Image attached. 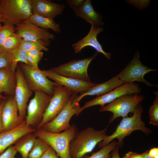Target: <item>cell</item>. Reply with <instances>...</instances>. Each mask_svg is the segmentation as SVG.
<instances>
[{
    "instance_id": "ac0fdd59",
    "label": "cell",
    "mask_w": 158,
    "mask_h": 158,
    "mask_svg": "<svg viewBox=\"0 0 158 158\" xmlns=\"http://www.w3.org/2000/svg\"><path fill=\"white\" fill-rule=\"evenodd\" d=\"M35 131L28 126L24 120L16 127L8 130L0 132V154L23 136Z\"/></svg>"
},
{
    "instance_id": "4316f807",
    "label": "cell",
    "mask_w": 158,
    "mask_h": 158,
    "mask_svg": "<svg viewBox=\"0 0 158 158\" xmlns=\"http://www.w3.org/2000/svg\"><path fill=\"white\" fill-rule=\"evenodd\" d=\"M10 53L13 59L12 63L10 68V70L12 72L15 73L19 63L21 62L27 65V53L20 46Z\"/></svg>"
},
{
    "instance_id": "277c9868",
    "label": "cell",
    "mask_w": 158,
    "mask_h": 158,
    "mask_svg": "<svg viewBox=\"0 0 158 158\" xmlns=\"http://www.w3.org/2000/svg\"><path fill=\"white\" fill-rule=\"evenodd\" d=\"M0 13L4 24L16 25L32 14L31 0H1Z\"/></svg>"
},
{
    "instance_id": "8fae6325",
    "label": "cell",
    "mask_w": 158,
    "mask_h": 158,
    "mask_svg": "<svg viewBox=\"0 0 158 158\" xmlns=\"http://www.w3.org/2000/svg\"><path fill=\"white\" fill-rule=\"evenodd\" d=\"M73 96L63 109L50 122L44 124L42 128L52 133H59L69 128L71 125L70 121L71 118L77 114L80 107L79 103L73 102L74 98Z\"/></svg>"
},
{
    "instance_id": "5bb4252c",
    "label": "cell",
    "mask_w": 158,
    "mask_h": 158,
    "mask_svg": "<svg viewBox=\"0 0 158 158\" xmlns=\"http://www.w3.org/2000/svg\"><path fill=\"white\" fill-rule=\"evenodd\" d=\"M15 30L22 39L27 41L42 40L50 43L55 36L47 29L35 25L29 20L26 19L16 25Z\"/></svg>"
},
{
    "instance_id": "484cf974",
    "label": "cell",
    "mask_w": 158,
    "mask_h": 158,
    "mask_svg": "<svg viewBox=\"0 0 158 158\" xmlns=\"http://www.w3.org/2000/svg\"><path fill=\"white\" fill-rule=\"evenodd\" d=\"M50 146L42 139L37 137L34 144L29 152L28 158H41Z\"/></svg>"
},
{
    "instance_id": "7bdbcfd3",
    "label": "cell",
    "mask_w": 158,
    "mask_h": 158,
    "mask_svg": "<svg viewBox=\"0 0 158 158\" xmlns=\"http://www.w3.org/2000/svg\"><path fill=\"white\" fill-rule=\"evenodd\" d=\"M148 151H146L143 153L142 154L143 155L144 158H153L150 155L148 154Z\"/></svg>"
},
{
    "instance_id": "f546056e",
    "label": "cell",
    "mask_w": 158,
    "mask_h": 158,
    "mask_svg": "<svg viewBox=\"0 0 158 158\" xmlns=\"http://www.w3.org/2000/svg\"><path fill=\"white\" fill-rule=\"evenodd\" d=\"M155 95L153 104L150 107L149 113V114L150 122V124L154 126H158V93L155 91Z\"/></svg>"
},
{
    "instance_id": "83f0119b",
    "label": "cell",
    "mask_w": 158,
    "mask_h": 158,
    "mask_svg": "<svg viewBox=\"0 0 158 158\" xmlns=\"http://www.w3.org/2000/svg\"><path fill=\"white\" fill-rule=\"evenodd\" d=\"M22 40L17 33L14 32L6 40L2 47L4 50L11 52L20 46Z\"/></svg>"
},
{
    "instance_id": "60d3db41",
    "label": "cell",
    "mask_w": 158,
    "mask_h": 158,
    "mask_svg": "<svg viewBox=\"0 0 158 158\" xmlns=\"http://www.w3.org/2000/svg\"><path fill=\"white\" fill-rule=\"evenodd\" d=\"M118 147L116 146L112 151V156L110 158H120L119 156Z\"/></svg>"
},
{
    "instance_id": "5b68a950",
    "label": "cell",
    "mask_w": 158,
    "mask_h": 158,
    "mask_svg": "<svg viewBox=\"0 0 158 158\" xmlns=\"http://www.w3.org/2000/svg\"><path fill=\"white\" fill-rule=\"evenodd\" d=\"M144 97L139 94H128L121 96L106 106L101 107L100 112L108 111L113 115L109 122L112 123L117 118L127 117L128 113H133L138 105L144 99Z\"/></svg>"
},
{
    "instance_id": "74e56055",
    "label": "cell",
    "mask_w": 158,
    "mask_h": 158,
    "mask_svg": "<svg viewBox=\"0 0 158 158\" xmlns=\"http://www.w3.org/2000/svg\"><path fill=\"white\" fill-rule=\"evenodd\" d=\"M27 65L33 68H38V64L39 62L34 57L27 53Z\"/></svg>"
},
{
    "instance_id": "30bf717a",
    "label": "cell",
    "mask_w": 158,
    "mask_h": 158,
    "mask_svg": "<svg viewBox=\"0 0 158 158\" xmlns=\"http://www.w3.org/2000/svg\"><path fill=\"white\" fill-rule=\"evenodd\" d=\"M141 91V88L137 84L134 83H123L106 94L86 102L84 106L80 107L76 115H78L87 108L97 105L103 107L121 96L128 94H139Z\"/></svg>"
},
{
    "instance_id": "d4e9b609",
    "label": "cell",
    "mask_w": 158,
    "mask_h": 158,
    "mask_svg": "<svg viewBox=\"0 0 158 158\" xmlns=\"http://www.w3.org/2000/svg\"><path fill=\"white\" fill-rule=\"evenodd\" d=\"M50 43L42 40L36 41H27L22 39L20 47L27 53L29 51L34 49L42 51H48V47Z\"/></svg>"
},
{
    "instance_id": "9c48e42d",
    "label": "cell",
    "mask_w": 158,
    "mask_h": 158,
    "mask_svg": "<svg viewBox=\"0 0 158 158\" xmlns=\"http://www.w3.org/2000/svg\"><path fill=\"white\" fill-rule=\"evenodd\" d=\"M140 58L139 52L137 51L132 60L117 75L123 83H132L136 81L143 83L149 87L155 86L146 80L144 76L149 72L156 71L157 70L144 65L140 61Z\"/></svg>"
},
{
    "instance_id": "d6986e66",
    "label": "cell",
    "mask_w": 158,
    "mask_h": 158,
    "mask_svg": "<svg viewBox=\"0 0 158 158\" xmlns=\"http://www.w3.org/2000/svg\"><path fill=\"white\" fill-rule=\"evenodd\" d=\"M65 8L64 4H60L47 0H31V9L33 14L54 19L61 14Z\"/></svg>"
},
{
    "instance_id": "e0dca14e",
    "label": "cell",
    "mask_w": 158,
    "mask_h": 158,
    "mask_svg": "<svg viewBox=\"0 0 158 158\" xmlns=\"http://www.w3.org/2000/svg\"><path fill=\"white\" fill-rule=\"evenodd\" d=\"M103 31L102 28L91 25L90 31L87 35L72 45L75 52L80 53L85 47L90 46L94 48L98 53L103 54L108 60H110L111 53L105 51L97 39V35Z\"/></svg>"
},
{
    "instance_id": "44dd1931",
    "label": "cell",
    "mask_w": 158,
    "mask_h": 158,
    "mask_svg": "<svg viewBox=\"0 0 158 158\" xmlns=\"http://www.w3.org/2000/svg\"><path fill=\"white\" fill-rule=\"evenodd\" d=\"M74 11L76 16L82 18L91 25L99 27L104 24L102 20V17L94 10L90 0H85L80 7Z\"/></svg>"
},
{
    "instance_id": "4dcf8cb0",
    "label": "cell",
    "mask_w": 158,
    "mask_h": 158,
    "mask_svg": "<svg viewBox=\"0 0 158 158\" xmlns=\"http://www.w3.org/2000/svg\"><path fill=\"white\" fill-rule=\"evenodd\" d=\"M16 31L14 25L4 24L0 31V46L2 47L6 40Z\"/></svg>"
},
{
    "instance_id": "9a60e30c",
    "label": "cell",
    "mask_w": 158,
    "mask_h": 158,
    "mask_svg": "<svg viewBox=\"0 0 158 158\" xmlns=\"http://www.w3.org/2000/svg\"><path fill=\"white\" fill-rule=\"evenodd\" d=\"M48 78L57 84L66 87L76 95L96 85L97 84L56 74L49 70H42Z\"/></svg>"
},
{
    "instance_id": "f1b7e54d",
    "label": "cell",
    "mask_w": 158,
    "mask_h": 158,
    "mask_svg": "<svg viewBox=\"0 0 158 158\" xmlns=\"http://www.w3.org/2000/svg\"><path fill=\"white\" fill-rule=\"evenodd\" d=\"M117 145L115 140L104 146L98 151L93 153L92 155L85 158H109L110 154Z\"/></svg>"
},
{
    "instance_id": "681fc988",
    "label": "cell",
    "mask_w": 158,
    "mask_h": 158,
    "mask_svg": "<svg viewBox=\"0 0 158 158\" xmlns=\"http://www.w3.org/2000/svg\"><path fill=\"white\" fill-rule=\"evenodd\" d=\"M4 100V99H0V103H1V102H2V100Z\"/></svg>"
},
{
    "instance_id": "bcb514c9",
    "label": "cell",
    "mask_w": 158,
    "mask_h": 158,
    "mask_svg": "<svg viewBox=\"0 0 158 158\" xmlns=\"http://www.w3.org/2000/svg\"><path fill=\"white\" fill-rule=\"evenodd\" d=\"M4 50L2 47L0 46V54L3 52Z\"/></svg>"
},
{
    "instance_id": "8992f818",
    "label": "cell",
    "mask_w": 158,
    "mask_h": 158,
    "mask_svg": "<svg viewBox=\"0 0 158 158\" xmlns=\"http://www.w3.org/2000/svg\"><path fill=\"white\" fill-rule=\"evenodd\" d=\"M30 89L33 92L40 91L52 96L54 87L58 84L47 77L39 68L31 67L23 63L18 64Z\"/></svg>"
},
{
    "instance_id": "3957f363",
    "label": "cell",
    "mask_w": 158,
    "mask_h": 158,
    "mask_svg": "<svg viewBox=\"0 0 158 158\" xmlns=\"http://www.w3.org/2000/svg\"><path fill=\"white\" fill-rule=\"evenodd\" d=\"M78 132L76 127L73 125L69 128L62 132L51 133L41 128L34 134L37 137L42 139L47 143L60 158H71L70 144Z\"/></svg>"
},
{
    "instance_id": "7402d4cb",
    "label": "cell",
    "mask_w": 158,
    "mask_h": 158,
    "mask_svg": "<svg viewBox=\"0 0 158 158\" xmlns=\"http://www.w3.org/2000/svg\"><path fill=\"white\" fill-rule=\"evenodd\" d=\"M15 73L10 68L0 69V91L7 97H14L16 86Z\"/></svg>"
},
{
    "instance_id": "4fadbf2b",
    "label": "cell",
    "mask_w": 158,
    "mask_h": 158,
    "mask_svg": "<svg viewBox=\"0 0 158 158\" xmlns=\"http://www.w3.org/2000/svg\"><path fill=\"white\" fill-rule=\"evenodd\" d=\"M16 86L14 97L18 109L19 117L23 121L26 116L27 103L33 91L30 89L18 65L15 73Z\"/></svg>"
},
{
    "instance_id": "f907efd6",
    "label": "cell",
    "mask_w": 158,
    "mask_h": 158,
    "mask_svg": "<svg viewBox=\"0 0 158 158\" xmlns=\"http://www.w3.org/2000/svg\"></svg>"
},
{
    "instance_id": "6da1fadb",
    "label": "cell",
    "mask_w": 158,
    "mask_h": 158,
    "mask_svg": "<svg viewBox=\"0 0 158 158\" xmlns=\"http://www.w3.org/2000/svg\"><path fill=\"white\" fill-rule=\"evenodd\" d=\"M143 111V108L140 104L133 115L130 117L123 118L117 127L115 131L111 135H107L102 141L98 144L99 147L102 148L109 144L116 138L118 140L117 146L119 148L121 147L123 143V140L125 137L129 135L136 130H140L146 135L151 133L152 130L145 126V123L141 119Z\"/></svg>"
},
{
    "instance_id": "cb8c5ba5",
    "label": "cell",
    "mask_w": 158,
    "mask_h": 158,
    "mask_svg": "<svg viewBox=\"0 0 158 158\" xmlns=\"http://www.w3.org/2000/svg\"><path fill=\"white\" fill-rule=\"evenodd\" d=\"M30 22L37 26L45 29H50L54 32L60 33V25L54 19L32 14L28 19Z\"/></svg>"
},
{
    "instance_id": "52a82bcc",
    "label": "cell",
    "mask_w": 158,
    "mask_h": 158,
    "mask_svg": "<svg viewBox=\"0 0 158 158\" xmlns=\"http://www.w3.org/2000/svg\"><path fill=\"white\" fill-rule=\"evenodd\" d=\"M54 92L38 126L41 128L55 117L74 95L69 89L58 84L54 87Z\"/></svg>"
},
{
    "instance_id": "ffe728a7",
    "label": "cell",
    "mask_w": 158,
    "mask_h": 158,
    "mask_svg": "<svg viewBox=\"0 0 158 158\" xmlns=\"http://www.w3.org/2000/svg\"><path fill=\"white\" fill-rule=\"evenodd\" d=\"M117 75L103 83L97 84L86 91L80 93L74 99L73 102L78 103L84 97L88 95L99 96L106 94L123 84Z\"/></svg>"
},
{
    "instance_id": "f6af8a7d",
    "label": "cell",
    "mask_w": 158,
    "mask_h": 158,
    "mask_svg": "<svg viewBox=\"0 0 158 158\" xmlns=\"http://www.w3.org/2000/svg\"><path fill=\"white\" fill-rule=\"evenodd\" d=\"M4 18L2 15L0 13V23L3 22L4 23Z\"/></svg>"
},
{
    "instance_id": "816d5d0a",
    "label": "cell",
    "mask_w": 158,
    "mask_h": 158,
    "mask_svg": "<svg viewBox=\"0 0 158 158\" xmlns=\"http://www.w3.org/2000/svg\"><path fill=\"white\" fill-rule=\"evenodd\" d=\"M0 1H1V0H0Z\"/></svg>"
},
{
    "instance_id": "603a6c76",
    "label": "cell",
    "mask_w": 158,
    "mask_h": 158,
    "mask_svg": "<svg viewBox=\"0 0 158 158\" xmlns=\"http://www.w3.org/2000/svg\"><path fill=\"white\" fill-rule=\"evenodd\" d=\"M27 134L21 137L14 146L17 152L21 155L22 158H26L32 149L37 138L35 134Z\"/></svg>"
},
{
    "instance_id": "2e32d148",
    "label": "cell",
    "mask_w": 158,
    "mask_h": 158,
    "mask_svg": "<svg viewBox=\"0 0 158 158\" xmlns=\"http://www.w3.org/2000/svg\"><path fill=\"white\" fill-rule=\"evenodd\" d=\"M1 120L4 131L11 130L24 121L19 117L14 97H8L5 100L2 110Z\"/></svg>"
},
{
    "instance_id": "ab89813d",
    "label": "cell",
    "mask_w": 158,
    "mask_h": 158,
    "mask_svg": "<svg viewBox=\"0 0 158 158\" xmlns=\"http://www.w3.org/2000/svg\"><path fill=\"white\" fill-rule=\"evenodd\" d=\"M6 99L3 100L0 104V132L4 131L1 120V112Z\"/></svg>"
},
{
    "instance_id": "1f68e13d",
    "label": "cell",
    "mask_w": 158,
    "mask_h": 158,
    "mask_svg": "<svg viewBox=\"0 0 158 158\" xmlns=\"http://www.w3.org/2000/svg\"><path fill=\"white\" fill-rule=\"evenodd\" d=\"M13 61L11 53L4 50L0 54V69L10 68Z\"/></svg>"
},
{
    "instance_id": "c3c4849f",
    "label": "cell",
    "mask_w": 158,
    "mask_h": 158,
    "mask_svg": "<svg viewBox=\"0 0 158 158\" xmlns=\"http://www.w3.org/2000/svg\"><path fill=\"white\" fill-rule=\"evenodd\" d=\"M153 158H158V155L156 156L153 157Z\"/></svg>"
},
{
    "instance_id": "d590c367",
    "label": "cell",
    "mask_w": 158,
    "mask_h": 158,
    "mask_svg": "<svg viewBox=\"0 0 158 158\" xmlns=\"http://www.w3.org/2000/svg\"><path fill=\"white\" fill-rule=\"evenodd\" d=\"M27 53L35 58L39 62L42 59L43 54L42 51L36 49H32Z\"/></svg>"
},
{
    "instance_id": "e575fe53",
    "label": "cell",
    "mask_w": 158,
    "mask_h": 158,
    "mask_svg": "<svg viewBox=\"0 0 158 158\" xmlns=\"http://www.w3.org/2000/svg\"><path fill=\"white\" fill-rule=\"evenodd\" d=\"M128 3L140 9L145 8L150 3V1H128Z\"/></svg>"
},
{
    "instance_id": "7a4b0ae2",
    "label": "cell",
    "mask_w": 158,
    "mask_h": 158,
    "mask_svg": "<svg viewBox=\"0 0 158 158\" xmlns=\"http://www.w3.org/2000/svg\"><path fill=\"white\" fill-rule=\"evenodd\" d=\"M107 127L101 130L89 127L78 132L70 144L71 158H83L91 152L107 135Z\"/></svg>"
},
{
    "instance_id": "b9f144b4",
    "label": "cell",
    "mask_w": 158,
    "mask_h": 158,
    "mask_svg": "<svg viewBox=\"0 0 158 158\" xmlns=\"http://www.w3.org/2000/svg\"><path fill=\"white\" fill-rule=\"evenodd\" d=\"M148 154L150 155L153 158L158 155V148L154 147L152 148L149 151H148Z\"/></svg>"
},
{
    "instance_id": "836d02e7",
    "label": "cell",
    "mask_w": 158,
    "mask_h": 158,
    "mask_svg": "<svg viewBox=\"0 0 158 158\" xmlns=\"http://www.w3.org/2000/svg\"><path fill=\"white\" fill-rule=\"evenodd\" d=\"M85 0H66V1L69 7L73 11L80 7Z\"/></svg>"
},
{
    "instance_id": "ba28073f",
    "label": "cell",
    "mask_w": 158,
    "mask_h": 158,
    "mask_svg": "<svg viewBox=\"0 0 158 158\" xmlns=\"http://www.w3.org/2000/svg\"><path fill=\"white\" fill-rule=\"evenodd\" d=\"M99 53L96 51L89 58L72 60L49 70L59 75L90 82L87 68L91 61Z\"/></svg>"
},
{
    "instance_id": "8d00e7d4",
    "label": "cell",
    "mask_w": 158,
    "mask_h": 158,
    "mask_svg": "<svg viewBox=\"0 0 158 158\" xmlns=\"http://www.w3.org/2000/svg\"><path fill=\"white\" fill-rule=\"evenodd\" d=\"M41 158H60L54 150L50 147Z\"/></svg>"
},
{
    "instance_id": "f35d334b",
    "label": "cell",
    "mask_w": 158,
    "mask_h": 158,
    "mask_svg": "<svg viewBox=\"0 0 158 158\" xmlns=\"http://www.w3.org/2000/svg\"><path fill=\"white\" fill-rule=\"evenodd\" d=\"M123 158H144L142 154L135 152L129 151L126 153Z\"/></svg>"
},
{
    "instance_id": "7c38bea8",
    "label": "cell",
    "mask_w": 158,
    "mask_h": 158,
    "mask_svg": "<svg viewBox=\"0 0 158 158\" xmlns=\"http://www.w3.org/2000/svg\"><path fill=\"white\" fill-rule=\"evenodd\" d=\"M35 96L27 106L26 116V125H34L41 121L52 96L40 91L35 92Z\"/></svg>"
},
{
    "instance_id": "d6a6232c",
    "label": "cell",
    "mask_w": 158,
    "mask_h": 158,
    "mask_svg": "<svg viewBox=\"0 0 158 158\" xmlns=\"http://www.w3.org/2000/svg\"><path fill=\"white\" fill-rule=\"evenodd\" d=\"M17 152L14 146L11 145L0 154V158H15Z\"/></svg>"
},
{
    "instance_id": "7dc6e473",
    "label": "cell",
    "mask_w": 158,
    "mask_h": 158,
    "mask_svg": "<svg viewBox=\"0 0 158 158\" xmlns=\"http://www.w3.org/2000/svg\"><path fill=\"white\" fill-rule=\"evenodd\" d=\"M2 25H1V23H0V31L1 29V28L2 27Z\"/></svg>"
},
{
    "instance_id": "ee69618b",
    "label": "cell",
    "mask_w": 158,
    "mask_h": 158,
    "mask_svg": "<svg viewBox=\"0 0 158 158\" xmlns=\"http://www.w3.org/2000/svg\"><path fill=\"white\" fill-rule=\"evenodd\" d=\"M8 97L7 96H5L3 95L2 93L0 91V99H5Z\"/></svg>"
}]
</instances>
